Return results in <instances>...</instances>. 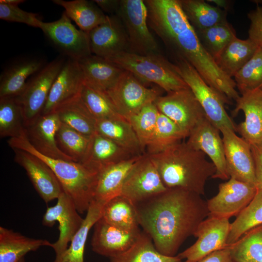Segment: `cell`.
I'll use <instances>...</instances> for the list:
<instances>
[{"label":"cell","instance_id":"6da1fadb","mask_svg":"<svg viewBox=\"0 0 262 262\" xmlns=\"http://www.w3.org/2000/svg\"><path fill=\"white\" fill-rule=\"evenodd\" d=\"M135 206L143 231L158 251L170 257L176 256L209 215L207 201L200 195L178 188L167 189Z\"/></svg>","mask_w":262,"mask_h":262},{"label":"cell","instance_id":"7a4b0ae2","mask_svg":"<svg viewBox=\"0 0 262 262\" xmlns=\"http://www.w3.org/2000/svg\"><path fill=\"white\" fill-rule=\"evenodd\" d=\"M148 26L176 55L188 62L204 81L229 100L240 97L232 78L217 66L201 44L179 0H151L147 5Z\"/></svg>","mask_w":262,"mask_h":262},{"label":"cell","instance_id":"3957f363","mask_svg":"<svg viewBox=\"0 0 262 262\" xmlns=\"http://www.w3.org/2000/svg\"><path fill=\"white\" fill-rule=\"evenodd\" d=\"M148 156L167 189L181 188L204 195L207 180L216 172L214 164L206 159V155L186 142L177 143Z\"/></svg>","mask_w":262,"mask_h":262},{"label":"cell","instance_id":"277c9868","mask_svg":"<svg viewBox=\"0 0 262 262\" xmlns=\"http://www.w3.org/2000/svg\"><path fill=\"white\" fill-rule=\"evenodd\" d=\"M13 149L26 151L38 157L51 169L63 191L72 199L80 213L87 212L94 200L98 173L80 162L53 159L37 152L27 139L26 133L7 141Z\"/></svg>","mask_w":262,"mask_h":262},{"label":"cell","instance_id":"5b68a950","mask_svg":"<svg viewBox=\"0 0 262 262\" xmlns=\"http://www.w3.org/2000/svg\"><path fill=\"white\" fill-rule=\"evenodd\" d=\"M105 59L143 82L157 84L167 93L189 88L174 64L161 53L142 55L124 51Z\"/></svg>","mask_w":262,"mask_h":262},{"label":"cell","instance_id":"8992f818","mask_svg":"<svg viewBox=\"0 0 262 262\" xmlns=\"http://www.w3.org/2000/svg\"><path fill=\"white\" fill-rule=\"evenodd\" d=\"M175 68L193 93L207 118L219 130L223 127L237 131L236 126L227 113L224 104L229 99L209 85L188 62L177 59Z\"/></svg>","mask_w":262,"mask_h":262},{"label":"cell","instance_id":"52a82bcc","mask_svg":"<svg viewBox=\"0 0 262 262\" xmlns=\"http://www.w3.org/2000/svg\"><path fill=\"white\" fill-rule=\"evenodd\" d=\"M65 61V58L58 57L47 64L30 78L22 92L16 98L21 109L25 128L41 115L51 86Z\"/></svg>","mask_w":262,"mask_h":262},{"label":"cell","instance_id":"ba28073f","mask_svg":"<svg viewBox=\"0 0 262 262\" xmlns=\"http://www.w3.org/2000/svg\"><path fill=\"white\" fill-rule=\"evenodd\" d=\"M116 15L127 34L129 52L142 55L160 53L147 24V10L144 0H120Z\"/></svg>","mask_w":262,"mask_h":262},{"label":"cell","instance_id":"9c48e42d","mask_svg":"<svg viewBox=\"0 0 262 262\" xmlns=\"http://www.w3.org/2000/svg\"><path fill=\"white\" fill-rule=\"evenodd\" d=\"M132 73L125 70L106 93L117 112L127 120L161 95L160 90L148 88Z\"/></svg>","mask_w":262,"mask_h":262},{"label":"cell","instance_id":"30bf717a","mask_svg":"<svg viewBox=\"0 0 262 262\" xmlns=\"http://www.w3.org/2000/svg\"><path fill=\"white\" fill-rule=\"evenodd\" d=\"M158 111L174 121L187 137L195 126L206 117L190 88L159 96L154 102Z\"/></svg>","mask_w":262,"mask_h":262},{"label":"cell","instance_id":"8fae6325","mask_svg":"<svg viewBox=\"0 0 262 262\" xmlns=\"http://www.w3.org/2000/svg\"><path fill=\"white\" fill-rule=\"evenodd\" d=\"M53 45L67 58L79 60L92 54L88 33L77 29L65 11L54 21H42L39 28Z\"/></svg>","mask_w":262,"mask_h":262},{"label":"cell","instance_id":"7c38bea8","mask_svg":"<svg viewBox=\"0 0 262 262\" xmlns=\"http://www.w3.org/2000/svg\"><path fill=\"white\" fill-rule=\"evenodd\" d=\"M249 183L230 178L218 186V192L207 201L208 216L229 219L237 216L249 204L257 191Z\"/></svg>","mask_w":262,"mask_h":262},{"label":"cell","instance_id":"4fadbf2b","mask_svg":"<svg viewBox=\"0 0 262 262\" xmlns=\"http://www.w3.org/2000/svg\"><path fill=\"white\" fill-rule=\"evenodd\" d=\"M57 200L55 205L47 208L42 219L43 225L47 227H52L56 222L59 223L58 239L51 246L55 256L60 255L67 248L84 221L73 201L64 191Z\"/></svg>","mask_w":262,"mask_h":262},{"label":"cell","instance_id":"5bb4252c","mask_svg":"<svg viewBox=\"0 0 262 262\" xmlns=\"http://www.w3.org/2000/svg\"><path fill=\"white\" fill-rule=\"evenodd\" d=\"M167 189L154 163L148 155L145 154L127 176L121 195L135 205Z\"/></svg>","mask_w":262,"mask_h":262},{"label":"cell","instance_id":"9a60e30c","mask_svg":"<svg viewBox=\"0 0 262 262\" xmlns=\"http://www.w3.org/2000/svg\"><path fill=\"white\" fill-rule=\"evenodd\" d=\"M230 226L229 218L208 216L199 224L194 235L197 238L196 242L177 256L181 260L196 261L228 247Z\"/></svg>","mask_w":262,"mask_h":262},{"label":"cell","instance_id":"2e32d148","mask_svg":"<svg viewBox=\"0 0 262 262\" xmlns=\"http://www.w3.org/2000/svg\"><path fill=\"white\" fill-rule=\"evenodd\" d=\"M219 131L222 134L229 176L256 187L255 164L251 145L229 128L223 127Z\"/></svg>","mask_w":262,"mask_h":262},{"label":"cell","instance_id":"e0dca14e","mask_svg":"<svg viewBox=\"0 0 262 262\" xmlns=\"http://www.w3.org/2000/svg\"><path fill=\"white\" fill-rule=\"evenodd\" d=\"M219 132L205 117L190 131L186 143L210 158L216 168L212 178L228 180L230 178L227 170L223 139Z\"/></svg>","mask_w":262,"mask_h":262},{"label":"cell","instance_id":"ac0fdd59","mask_svg":"<svg viewBox=\"0 0 262 262\" xmlns=\"http://www.w3.org/2000/svg\"><path fill=\"white\" fill-rule=\"evenodd\" d=\"M88 35L92 54L107 58L118 53L129 52L127 34L116 15L107 16L106 20Z\"/></svg>","mask_w":262,"mask_h":262},{"label":"cell","instance_id":"d6986e66","mask_svg":"<svg viewBox=\"0 0 262 262\" xmlns=\"http://www.w3.org/2000/svg\"><path fill=\"white\" fill-rule=\"evenodd\" d=\"M15 161L26 171L35 190L45 202L57 199L63 191L50 167L43 160L26 151L13 149Z\"/></svg>","mask_w":262,"mask_h":262},{"label":"cell","instance_id":"ffe728a7","mask_svg":"<svg viewBox=\"0 0 262 262\" xmlns=\"http://www.w3.org/2000/svg\"><path fill=\"white\" fill-rule=\"evenodd\" d=\"M141 232L128 231L113 226L100 218L94 226L91 245L92 250L111 258L127 250L136 242Z\"/></svg>","mask_w":262,"mask_h":262},{"label":"cell","instance_id":"44dd1931","mask_svg":"<svg viewBox=\"0 0 262 262\" xmlns=\"http://www.w3.org/2000/svg\"><path fill=\"white\" fill-rule=\"evenodd\" d=\"M61 123L55 112L41 115L32 124L25 128L27 138L33 147L45 156L74 161L57 145L56 136Z\"/></svg>","mask_w":262,"mask_h":262},{"label":"cell","instance_id":"7402d4cb","mask_svg":"<svg viewBox=\"0 0 262 262\" xmlns=\"http://www.w3.org/2000/svg\"><path fill=\"white\" fill-rule=\"evenodd\" d=\"M232 115L240 111L245 120L236 126L237 131L251 145L262 141V86L241 94L235 101Z\"/></svg>","mask_w":262,"mask_h":262},{"label":"cell","instance_id":"603a6c76","mask_svg":"<svg viewBox=\"0 0 262 262\" xmlns=\"http://www.w3.org/2000/svg\"><path fill=\"white\" fill-rule=\"evenodd\" d=\"M84 82L78 61L67 58L51 86L41 115L53 112L60 105L78 95Z\"/></svg>","mask_w":262,"mask_h":262},{"label":"cell","instance_id":"cb8c5ba5","mask_svg":"<svg viewBox=\"0 0 262 262\" xmlns=\"http://www.w3.org/2000/svg\"><path fill=\"white\" fill-rule=\"evenodd\" d=\"M46 65L43 59L37 57H23L15 60L0 75V98L18 97L24 89L29 78Z\"/></svg>","mask_w":262,"mask_h":262},{"label":"cell","instance_id":"d4e9b609","mask_svg":"<svg viewBox=\"0 0 262 262\" xmlns=\"http://www.w3.org/2000/svg\"><path fill=\"white\" fill-rule=\"evenodd\" d=\"M134 156L113 141L96 132L91 137L88 149L81 163L99 173L106 167Z\"/></svg>","mask_w":262,"mask_h":262},{"label":"cell","instance_id":"484cf974","mask_svg":"<svg viewBox=\"0 0 262 262\" xmlns=\"http://www.w3.org/2000/svg\"><path fill=\"white\" fill-rule=\"evenodd\" d=\"M143 155L133 157L100 171L98 174L94 200L106 203L113 197L121 195L127 176Z\"/></svg>","mask_w":262,"mask_h":262},{"label":"cell","instance_id":"4316f807","mask_svg":"<svg viewBox=\"0 0 262 262\" xmlns=\"http://www.w3.org/2000/svg\"><path fill=\"white\" fill-rule=\"evenodd\" d=\"M78 62L84 81L104 92L115 85L124 71L105 58L92 54Z\"/></svg>","mask_w":262,"mask_h":262},{"label":"cell","instance_id":"83f0119b","mask_svg":"<svg viewBox=\"0 0 262 262\" xmlns=\"http://www.w3.org/2000/svg\"><path fill=\"white\" fill-rule=\"evenodd\" d=\"M46 239H34L7 228L0 227V262H18L25 255L42 246L51 247Z\"/></svg>","mask_w":262,"mask_h":262},{"label":"cell","instance_id":"f1b7e54d","mask_svg":"<svg viewBox=\"0 0 262 262\" xmlns=\"http://www.w3.org/2000/svg\"><path fill=\"white\" fill-rule=\"evenodd\" d=\"M259 47L248 38H234L214 59L219 69L232 78L253 56Z\"/></svg>","mask_w":262,"mask_h":262},{"label":"cell","instance_id":"f546056e","mask_svg":"<svg viewBox=\"0 0 262 262\" xmlns=\"http://www.w3.org/2000/svg\"><path fill=\"white\" fill-rule=\"evenodd\" d=\"M105 202L94 200L90 204L82 226L72 239L67 248L55 256L53 262H84L86 242L91 229L102 216Z\"/></svg>","mask_w":262,"mask_h":262},{"label":"cell","instance_id":"4dcf8cb0","mask_svg":"<svg viewBox=\"0 0 262 262\" xmlns=\"http://www.w3.org/2000/svg\"><path fill=\"white\" fill-rule=\"evenodd\" d=\"M53 112L62 123L91 137L96 132V119L82 101L80 93L57 107Z\"/></svg>","mask_w":262,"mask_h":262},{"label":"cell","instance_id":"1f68e13d","mask_svg":"<svg viewBox=\"0 0 262 262\" xmlns=\"http://www.w3.org/2000/svg\"><path fill=\"white\" fill-rule=\"evenodd\" d=\"M96 132L113 141L134 156L144 154L138 138L125 119H96Z\"/></svg>","mask_w":262,"mask_h":262},{"label":"cell","instance_id":"d6a6232c","mask_svg":"<svg viewBox=\"0 0 262 262\" xmlns=\"http://www.w3.org/2000/svg\"><path fill=\"white\" fill-rule=\"evenodd\" d=\"M52 2L63 7L67 16L87 33L103 23L107 17L93 0H53Z\"/></svg>","mask_w":262,"mask_h":262},{"label":"cell","instance_id":"836d02e7","mask_svg":"<svg viewBox=\"0 0 262 262\" xmlns=\"http://www.w3.org/2000/svg\"><path fill=\"white\" fill-rule=\"evenodd\" d=\"M101 218L113 226L128 231L140 230L135 205L121 195L105 203Z\"/></svg>","mask_w":262,"mask_h":262},{"label":"cell","instance_id":"e575fe53","mask_svg":"<svg viewBox=\"0 0 262 262\" xmlns=\"http://www.w3.org/2000/svg\"><path fill=\"white\" fill-rule=\"evenodd\" d=\"M187 19L196 31L227 20L226 11L202 0H179Z\"/></svg>","mask_w":262,"mask_h":262},{"label":"cell","instance_id":"d590c367","mask_svg":"<svg viewBox=\"0 0 262 262\" xmlns=\"http://www.w3.org/2000/svg\"><path fill=\"white\" fill-rule=\"evenodd\" d=\"M109 262H182L177 256L170 257L161 253L156 248L150 236L144 231L127 250L110 258Z\"/></svg>","mask_w":262,"mask_h":262},{"label":"cell","instance_id":"8d00e7d4","mask_svg":"<svg viewBox=\"0 0 262 262\" xmlns=\"http://www.w3.org/2000/svg\"><path fill=\"white\" fill-rule=\"evenodd\" d=\"M262 225V189H258L249 204L230 223L228 246L237 241L250 229Z\"/></svg>","mask_w":262,"mask_h":262},{"label":"cell","instance_id":"74e56055","mask_svg":"<svg viewBox=\"0 0 262 262\" xmlns=\"http://www.w3.org/2000/svg\"><path fill=\"white\" fill-rule=\"evenodd\" d=\"M229 247L234 262H262V225L247 231Z\"/></svg>","mask_w":262,"mask_h":262},{"label":"cell","instance_id":"f35d334b","mask_svg":"<svg viewBox=\"0 0 262 262\" xmlns=\"http://www.w3.org/2000/svg\"><path fill=\"white\" fill-rule=\"evenodd\" d=\"M186 137L181 129L171 119L159 112L153 136L147 147V154L160 153Z\"/></svg>","mask_w":262,"mask_h":262},{"label":"cell","instance_id":"ab89813d","mask_svg":"<svg viewBox=\"0 0 262 262\" xmlns=\"http://www.w3.org/2000/svg\"><path fill=\"white\" fill-rule=\"evenodd\" d=\"M80 95L96 119L124 118L117 112L106 92L93 87L85 81L82 85Z\"/></svg>","mask_w":262,"mask_h":262},{"label":"cell","instance_id":"60d3db41","mask_svg":"<svg viewBox=\"0 0 262 262\" xmlns=\"http://www.w3.org/2000/svg\"><path fill=\"white\" fill-rule=\"evenodd\" d=\"M25 133L21 109L16 98H0V138L19 137Z\"/></svg>","mask_w":262,"mask_h":262},{"label":"cell","instance_id":"b9f144b4","mask_svg":"<svg viewBox=\"0 0 262 262\" xmlns=\"http://www.w3.org/2000/svg\"><path fill=\"white\" fill-rule=\"evenodd\" d=\"M196 32L202 46L214 60L236 37L234 29L227 20L206 29Z\"/></svg>","mask_w":262,"mask_h":262},{"label":"cell","instance_id":"7bdbcfd3","mask_svg":"<svg viewBox=\"0 0 262 262\" xmlns=\"http://www.w3.org/2000/svg\"><path fill=\"white\" fill-rule=\"evenodd\" d=\"M91 137L62 123L56 139L60 150L76 162H82L86 154Z\"/></svg>","mask_w":262,"mask_h":262},{"label":"cell","instance_id":"ee69618b","mask_svg":"<svg viewBox=\"0 0 262 262\" xmlns=\"http://www.w3.org/2000/svg\"><path fill=\"white\" fill-rule=\"evenodd\" d=\"M159 111L154 103L147 104L127 120L130 123L142 148L147 147L154 134Z\"/></svg>","mask_w":262,"mask_h":262},{"label":"cell","instance_id":"f6af8a7d","mask_svg":"<svg viewBox=\"0 0 262 262\" xmlns=\"http://www.w3.org/2000/svg\"><path fill=\"white\" fill-rule=\"evenodd\" d=\"M234 79L241 94L262 86V48H258L253 56L235 74Z\"/></svg>","mask_w":262,"mask_h":262},{"label":"cell","instance_id":"bcb514c9","mask_svg":"<svg viewBox=\"0 0 262 262\" xmlns=\"http://www.w3.org/2000/svg\"><path fill=\"white\" fill-rule=\"evenodd\" d=\"M0 18L9 22L27 24L33 27H40L42 21L38 14L28 12L20 9L17 5H11L0 3Z\"/></svg>","mask_w":262,"mask_h":262},{"label":"cell","instance_id":"7dc6e473","mask_svg":"<svg viewBox=\"0 0 262 262\" xmlns=\"http://www.w3.org/2000/svg\"><path fill=\"white\" fill-rule=\"evenodd\" d=\"M247 16L250 21L248 38L262 48V6L258 5L255 9L247 14Z\"/></svg>","mask_w":262,"mask_h":262},{"label":"cell","instance_id":"c3c4849f","mask_svg":"<svg viewBox=\"0 0 262 262\" xmlns=\"http://www.w3.org/2000/svg\"><path fill=\"white\" fill-rule=\"evenodd\" d=\"M255 169L256 187L262 189V141L251 145Z\"/></svg>","mask_w":262,"mask_h":262},{"label":"cell","instance_id":"681fc988","mask_svg":"<svg viewBox=\"0 0 262 262\" xmlns=\"http://www.w3.org/2000/svg\"><path fill=\"white\" fill-rule=\"evenodd\" d=\"M183 262H234L229 246L215 251L197 261L185 260Z\"/></svg>","mask_w":262,"mask_h":262},{"label":"cell","instance_id":"f907efd6","mask_svg":"<svg viewBox=\"0 0 262 262\" xmlns=\"http://www.w3.org/2000/svg\"><path fill=\"white\" fill-rule=\"evenodd\" d=\"M93 1L103 12L113 15H116L118 10L120 0H94Z\"/></svg>","mask_w":262,"mask_h":262},{"label":"cell","instance_id":"816d5d0a","mask_svg":"<svg viewBox=\"0 0 262 262\" xmlns=\"http://www.w3.org/2000/svg\"><path fill=\"white\" fill-rule=\"evenodd\" d=\"M25 2L24 0H0V3L11 5H17Z\"/></svg>","mask_w":262,"mask_h":262},{"label":"cell","instance_id":"f5cc1de1","mask_svg":"<svg viewBox=\"0 0 262 262\" xmlns=\"http://www.w3.org/2000/svg\"><path fill=\"white\" fill-rule=\"evenodd\" d=\"M18 262H25L24 258H23L21 259L20 261H19Z\"/></svg>","mask_w":262,"mask_h":262}]
</instances>
